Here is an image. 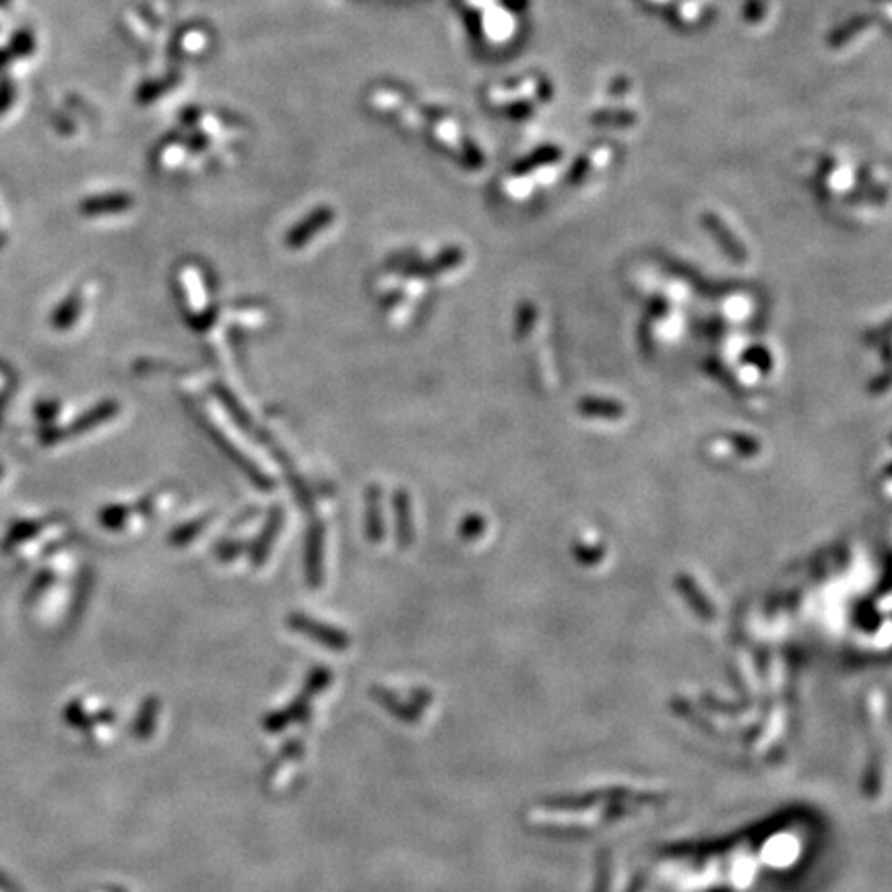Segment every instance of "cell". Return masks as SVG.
<instances>
[{"label": "cell", "instance_id": "7", "mask_svg": "<svg viewBox=\"0 0 892 892\" xmlns=\"http://www.w3.org/2000/svg\"><path fill=\"white\" fill-rule=\"evenodd\" d=\"M133 205V199L124 193H110V195H100V197H89L87 201L81 203V211L89 217L95 215H106V213H120L126 211Z\"/></svg>", "mask_w": 892, "mask_h": 892}, {"label": "cell", "instance_id": "13", "mask_svg": "<svg viewBox=\"0 0 892 892\" xmlns=\"http://www.w3.org/2000/svg\"><path fill=\"white\" fill-rule=\"evenodd\" d=\"M13 98H15V89H13L11 81L3 79L0 81V114H3L13 104Z\"/></svg>", "mask_w": 892, "mask_h": 892}, {"label": "cell", "instance_id": "11", "mask_svg": "<svg viewBox=\"0 0 892 892\" xmlns=\"http://www.w3.org/2000/svg\"><path fill=\"white\" fill-rule=\"evenodd\" d=\"M34 46H36V42H34V38H31L29 31H19V34L13 36L11 46L7 50L11 52V56H27L34 52Z\"/></svg>", "mask_w": 892, "mask_h": 892}, {"label": "cell", "instance_id": "1", "mask_svg": "<svg viewBox=\"0 0 892 892\" xmlns=\"http://www.w3.org/2000/svg\"><path fill=\"white\" fill-rule=\"evenodd\" d=\"M304 570L310 587H321L325 579V525L312 521L306 535Z\"/></svg>", "mask_w": 892, "mask_h": 892}, {"label": "cell", "instance_id": "4", "mask_svg": "<svg viewBox=\"0 0 892 892\" xmlns=\"http://www.w3.org/2000/svg\"><path fill=\"white\" fill-rule=\"evenodd\" d=\"M393 515H395V537L397 544L407 550L413 539H416V529H413V513H411V500L407 490H397L393 494Z\"/></svg>", "mask_w": 892, "mask_h": 892}, {"label": "cell", "instance_id": "10", "mask_svg": "<svg viewBox=\"0 0 892 892\" xmlns=\"http://www.w3.org/2000/svg\"><path fill=\"white\" fill-rule=\"evenodd\" d=\"M215 391L219 393V399H221V403H223V405H226V409H228V411L232 413V416H234V420H236V422H238V424H240L242 428H250V418H248V416H246V413L242 411V407H240V405L236 403L234 395H230V393H228L226 389H223V387H217Z\"/></svg>", "mask_w": 892, "mask_h": 892}, {"label": "cell", "instance_id": "12", "mask_svg": "<svg viewBox=\"0 0 892 892\" xmlns=\"http://www.w3.org/2000/svg\"><path fill=\"white\" fill-rule=\"evenodd\" d=\"M242 552H244V544H242V541H219L217 548H215V554H217V558H219L221 562L236 560Z\"/></svg>", "mask_w": 892, "mask_h": 892}, {"label": "cell", "instance_id": "2", "mask_svg": "<svg viewBox=\"0 0 892 892\" xmlns=\"http://www.w3.org/2000/svg\"><path fill=\"white\" fill-rule=\"evenodd\" d=\"M283 519H285L283 508L281 506H273L267 521H265L263 531L259 533V537L254 539V544L250 546V562H252L254 568H261L267 562V558L271 554V548H273L275 539L279 535V529L283 525Z\"/></svg>", "mask_w": 892, "mask_h": 892}, {"label": "cell", "instance_id": "5", "mask_svg": "<svg viewBox=\"0 0 892 892\" xmlns=\"http://www.w3.org/2000/svg\"><path fill=\"white\" fill-rule=\"evenodd\" d=\"M290 624H292L296 630L306 632L308 636H312V639L323 641L327 647L343 649L345 643H347L345 634H341V632L335 630L333 626H327V624H321V622H316V620H310V618H306V616H302V614H294V616L290 618Z\"/></svg>", "mask_w": 892, "mask_h": 892}, {"label": "cell", "instance_id": "8", "mask_svg": "<svg viewBox=\"0 0 892 892\" xmlns=\"http://www.w3.org/2000/svg\"><path fill=\"white\" fill-rule=\"evenodd\" d=\"M209 521H211V515H207V517H203V519H195V521H190V523L178 527V529L170 535V541H172V544H176V546H184V544H188V541H193L197 535L203 533V529L207 527Z\"/></svg>", "mask_w": 892, "mask_h": 892}, {"label": "cell", "instance_id": "3", "mask_svg": "<svg viewBox=\"0 0 892 892\" xmlns=\"http://www.w3.org/2000/svg\"><path fill=\"white\" fill-rule=\"evenodd\" d=\"M333 211L331 209H325V207H321V209H316V211H312L306 219H302L298 226H294L292 230H290V234H288V238H285V242H288V246L290 248H294V250H298V248H302L304 244H308L314 236H318L321 234V230H325L329 223H333Z\"/></svg>", "mask_w": 892, "mask_h": 892}, {"label": "cell", "instance_id": "6", "mask_svg": "<svg viewBox=\"0 0 892 892\" xmlns=\"http://www.w3.org/2000/svg\"><path fill=\"white\" fill-rule=\"evenodd\" d=\"M366 537L372 544L385 539V517H382V488L368 486L366 490Z\"/></svg>", "mask_w": 892, "mask_h": 892}, {"label": "cell", "instance_id": "14", "mask_svg": "<svg viewBox=\"0 0 892 892\" xmlns=\"http://www.w3.org/2000/svg\"><path fill=\"white\" fill-rule=\"evenodd\" d=\"M5 3H7V0H0V5H5Z\"/></svg>", "mask_w": 892, "mask_h": 892}, {"label": "cell", "instance_id": "9", "mask_svg": "<svg viewBox=\"0 0 892 892\" xmlns=\"http://www.w3.org/2000/svg\"><path fill=\"white\" fill-rule=\"evenodd\" d=\"M484 531H486V519L477 513L465 515L459 523V537L465 541L480 539L484 535Z\"/></svg>", "mask_w": 892, "mask_h": 892}]
</instances>
